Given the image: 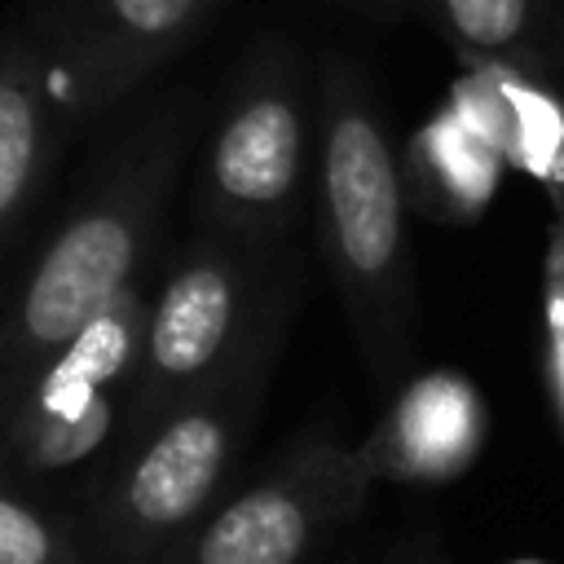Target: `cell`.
Segmentation results:
<instances>
[{
    "instance_id": "7",
    "label": "cell",
    "mask_w": 564,
    "mask_h": 564,
    "mask_svg": "<svg viewBox=\"0 0 564 564\" xmlns=\"http://www.w3.org/2000/svg\"><path fill=\"white\" fill-rule=\"evenodd\" d=\"M370 485L357 445L313 427L264 476L220 498L159 564H317L366 511Z\"/></svg>"
},
{
    "instance_id": "2",
    "label": "cell",
    "mask_w": 564,
    "mask_h": 564,
    "mask_svg": "<svg viewBox=\"0 0 564 564\" xmlns=\"http://www.w3.org/2000/svg\"><path fill=\"white\" fill-rule=\"evenodd\" d=\"M313 106L317 247L357 335L361 361L379 383H392L414 339V260L397 145L352 62H326Z\"/></svg>"
},
{
    "instance_id": "3",
    "label": "cell",
    "mask_w": 564,
    "mask_h": 564,
    "mask_svg": "<svg viewBox=\"0 0 564 564\" xmlns=\"http://www.w3.org/2000/svg\"><path fill=\"white\" fill-rule=\"evenodd\" d=\"M291 308L295 291L264 313L225 370L176 401L132 449L93 471L70 511L97 564H159L220 502L282 357Z\"/></svg>"
},
{
    "instance_id": "13",
    "label": "cell",
    "mask_w": 564,
    "mask_h": 564,
    "mask_svg": "<svg viewBox=\"0 0 564 564\" xmlns=\"http://www.w3.org/2000/svg\"><path fill=\"white\" fill-rule=\"evenodd\" d=\"M546 352H551V388L564 410V216L555 220L551 256H546Z\"/></svg>"
},
{
    "instance_id": "12",
    "label": "cell",
    "mask_w": 564,
    "mask_h": 564,
    "mask_svg": "<svg viewBox=\"0 0 564 564\" xmlns=\"http://www.w3.org/2000/svg\"><path fill=\"white\" fill-rule=\"evenodd\" d=\"M0 564H97L75 511L0 480Z\"/></svg>"
},
{
    "instance_id": "17",
    "label": "cell",
    "mask_w": 564,
    "mask_h": 564,
    "mask_svg": "<svg viewBox=\"0 0 564 564\" xmlns=\"http://www.w3.org/2000/svg\"><path fill=\"white\" fill-rule=\"evenodd\" d=\"M0 480H4V471H0ZM4 485H9V480H4Z\"/></svg>"
},
{
    "instance_id": "8",
    "label": "cell",
    "mask_w": 564,
    "mask_h": 564,
    "mask_svg": "<svg viewBox=\"0 0 564 564\" xmlns=\"http://www.w3.org/2000/svg\"><path fill=\"white\" fill-rule=\"evenodd\" d=\"M220 0H53L40 44L53 79L79 115L128 97L172 62Z\"/></svg>"
},
{
    "instance_id": "6",
    "label": "cell",
    "mask_w": 564,
    "mask_h": 564,
    "mask_svg": "<svg viewBox=\"0 0 564 564\" xmlns=\"http://www.w3.org/2000/svg\"><path fill=\"white\" fill-rule=\"evenodd\" d=\"M145 313L150 291L137 278L22 388L0 423V471L9 485L26 489L35 480L106 463L119 436Z\"/></svg>"
},
{
    "instance_id": "10",
    "label": "cell",
    "mask_w": 564,
    "mask_h": 564,
    "mask_svg": "<svg viewBox=\"0 0 564 564\" xmlns=\"http://www.w3.org/2000/svg\"><path fill=\"white\" fill-rule=\"evenodd\" d=\"M53 150V70L40 35L0 44V247L26 216Z\"/></svg>"
},
{
    "instance_id": "11",
    "label": "cell",
    "mask_w": 564,
    "mask_h": 564,
    "mask_svg": "<svg viewBox=\"0 0 564 564\" xmlns=\"http://www.w3.org/2000/svg\"><path fill=\"white\" fill-rule=\"evenodd\" d=\"M471 70L538 75V0H410Z\"/></svg>"
},
{
    "instance_id": "4",
    "label": "cell",
    "mask_w": 564,
    "mask_h": 564,
    "mask_svg": "<svg viewBox=\"0 0 564 564\" xmlns=\"http://www.w3.org/2000/svg\"><path fill=\"white\" fill-rule=\"evenodd\" d=\"M291 291L295 264L282 260V247H256L198 229V238L176 251L159 291L150 295L141 352L106 463L132 449L176 401L225 370L256 335L264 313Z\"/></svg>"
},
{
    "instance_id": "16",
    "label": "cell",
    "mask_w": 564,
    "mask_h": 564,
    "mask_svg": "<svg viewBox=\"0 0 564 564\" xmlns=\"http://www.w3.org/2000/svg\"><path fill=\"white\" fill-rule=\"evenodd\" d=\"M383 564H405V560H401V551H392V555H388Z\"/></svg>"
},
{
    "instance_id": "1",
    "label": "cell",
    "mask_w": 564,
    "mask_h": 564,
    "mask_svg": "<svg viewBox=\"0 0 564 564\" xmlns=\"http://www.w3.org/2000/svg\"><path fill=\"white\" fill-rule=\"evenodd\" d=\"M194 97H167L137 119L70 216L53 229L35 264L0 304V423L22 388L141 278L176 176L198 141Z\"/></svg>"
},
{
    "instance_id": "14",
    "label": "cell",
    "mask_w": 564,
    "mask_h": 564,
    "mask_svg": "<svg viewBox=\"0 0 564 564\" xmlns=\"http://www.w3.org/2000/svg\"><path fill=\"white\" fill-rule=\"evenodd\" d=\"M397 551H401V560H405V564H449V560L436 551V542H432V538L397 542ZM516 564H538V560H516Z\"/></svg>"
},
{
    "instance_id": "5",
    "label": "cell",
    "mask_w": 564,
    "mask_h": 564,
    "mask_svg": "<svg viewBox=\"0 0 564 564\" xmlns=\"http://www.w3.org/2000/svg\"><path fill=\"white\" fill-rule=\"evenodd\" d=\"M317 106L286 40H256L203 137L189 212L203 234L282 247L313 185Z\"/></svg>"
},
{
    "instance_id": "15",
    "label": "cell",
    "mask_w": 564,
    "mask_h": 564,
    "mask_svg": "<svg viewBox=\"0 0 564 564\" xmlns=\"http://www.w3.org/2000/svg\"><path fill=\"white\" fill-rule=\"evenodd\" d=\"M352 4L357 13H370V18H401L410 9V0H344Z\"/></svg>"
},
{
    "instance_id": "9",
    "label": "cell",
    "mask_w": 564,
    "mask_h": 564,
    "mask_svg": "<svg viewBox=\"0 0 564 564\" xmlns=\"http://www.w3.org/2000/svg\"><path fill=\"white\" fill-rule=\"evenodd\" d=\"M480 441V392L454 370H432L392 397L357 454L375 480H449L476 458Z\"/></svg>"
}]
</instances>
